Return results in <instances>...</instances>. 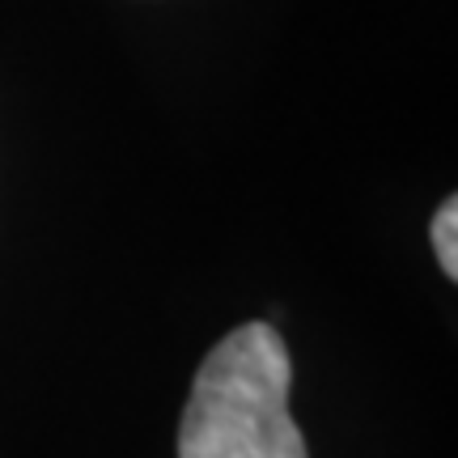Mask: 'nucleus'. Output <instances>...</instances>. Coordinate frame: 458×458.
<instances>
[{"label":"nucleus","instance_id":"1","mask_svg":"<svg viewBox=\"0 0 458 458\" xmlns=\"http://www.w3.org/2000/svg\"><path fill=\"white\" fill-rule=\"evenodd\" d=\"M289 348L272 323L229 331L196 369L179 458H310L289 416Z\"/></svg>","mask_w":458,"mask_h":458},{"label":"nucleus","instance_id":"2","mask_svg":"<svg viewBox=\"0 0 458 458\" xmlns=\"http://www.w3.org/2000/svg\"><path fill=\"white\" fill-rule=\"evenodd\" d=\"M433 250L437 263L445 267V276H458V204L445 199L437 216H433Z\"/></svg>","mask_w":458,"mask_h":458}]
</instances>
